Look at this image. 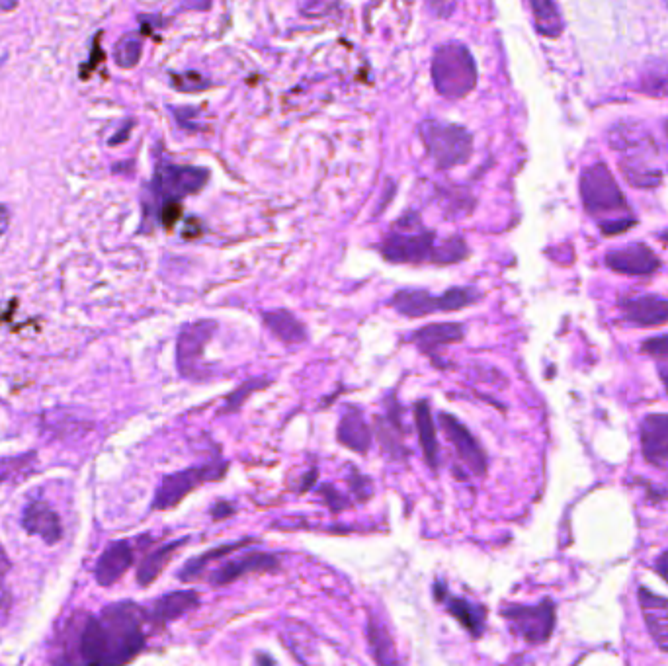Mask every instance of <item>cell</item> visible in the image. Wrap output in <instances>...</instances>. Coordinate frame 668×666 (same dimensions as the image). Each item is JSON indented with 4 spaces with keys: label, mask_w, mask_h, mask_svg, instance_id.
Listing matches in <instances>:
<instances>
[{
    "label": "cell",
    "mask_w": 668,
    "mask_h": 666,
    "mask_svg": "<svg viewBox=\"0 0 668 666\" xmlns=\"http://www.w3.org/2000/svg\"><path fill=\"white\" fill-rule=\"evenodd\" d=\"M147 610L135 602H116L90 618L81 637V657L86 665H124L133 661L147 643L143 625Z\"/></svg>",
    "instance_id": "cell-1"
},
{
    "label": "cell",
    "mask_w": 668,
    "mask_h": 666,
    "mask_svg": "<svg viewBox=\"0 0 668 666\" xmlns=\"http://www.w3.org/2000/svg\"><path fill=\"white\" fill-rule=\"evenodd\" d=\"M264 327L274 334L280 342L288 346H297L307 342L309 333L303 321H299L292 311L288 309H276L264 313Z\"/></svg>",
    "instance_id": "cell-25"
},
{
    "label": "cell",
    "mask_w": 668,
    "mask_h": 666,
    "mask_svg": "<svg viewBox=\"0 0 668 666\" xmlns=\"http://www.w3.org/2000/svg\"><path fill=\"white\" fill-rule=\"evenodd\" d=\"M643 352L647 356H651L657 364V372L661 381L665 383L668 391V334H661V336H653L649 340L643 342Z\"/></svg>",
    "instance_id": "cell-31"
},
{
    "label": "cell",
    "mask_w": 668,
    "mask_h": 666,
    "mask_svg": "<svg viewBox=\"0 0 668 666\" xmlns=\"http://www.w3.org/2000/svg\"><path fill=\"white\" fill-rule=\"evenodd\" d=\"M536 30L545 38H559L563 34V18L555 0H530Z\"/></svg>",
    "instance_id": "cell-28"
},
{
    "label": "cell",
    "mask_w": 668,
    "mask_h": 666,
    "mask_svg": "<svg viewBox=\"0 0 668 666\" xmlns=\"http://www.w3.org/2000/svg\"><path fill=\"white\" fill-rule=\"evenodd\" d=\"M350 473H352V477L348 479V483H350L352 495L356 497L358 502H368V500L374 497V483H372V479L366 477V475H362V473H358L356 469H352Z\"/></svg>",
    "instance_id": "cell-34"
},
{
    "label": "cell",
    "mask_w": 668,
    "mask_h": 666,
    "mask_svg": "<svg viewBox=\"0 0 668 666\" xmlns=\"http://www.w3.org/2000/svg\"><path fill=\"white\" fill-rule=\"evenodd\" d=\"M319 493L323 495V499L327 502V506H329L333 512H342V510L350 504V499H346L342 493H338L333 485H319Z\"/></svg>",
    "instance_id": "cell-35"
},
{
    "label": "cell",
    "mask_w": 668,
    "mask_h": 666,
    "mask_svg": "<svg viewBox=\"0 0 668 666\" xmlns=\"http://www.w3.org/2000/svg\"><path fill=\"white\" fill-rule=\"evenodd\" d=\"M434 596L436 600L446 608V612L458 622V624L475 639H479L485 629H487V610L465 598V596H458V594H452L448 584L438 581L434 584Z\"/></svg>",
    "instance_id": "cell-14"
},
{
    "label": "cell",
    "mask_w": 668,
    "mask_h": 666,
    "mask_svg": "<svg viewBox=\"0 0 668 666\" xmlns=\"http://www.w3.org/2000/svg\"><path fill=\"white\" fill-rule=\"evenodd\" d=\"M223 471L225 469L215 471L211 465H204V467H188V469L170 473V475L161 479V483L155 491V499H153L151 508L153 510L174 508L176 504H180L192 491H196L204 483L219 479L223 475Z\"/></svg>",
    "instance_id": "cell-9"
},
{
    "label": "cell",
    "mask_w": 668,
    "mask_h": 666,
    "mask_svg": "<svg viewBox=\"0 0 668 666\" xmlns=\"http://www.w3.org/2000/svg\"><path fill=\"white\" fill-rule=\"evenodd\" d=\"M643 458L668 471V415H647L639 424Z\"/></svg>",
    "instance_id": "cell-17"
},
{
    "label": "cell",
    "mask_w": 668,
    "mask_h": 666,
    "mask_svg": "<svg viewBox=\"0 0 668 666\" xmlns=\"http://www.w3.org/2000/svg\"><path fill=\"white\" fill-rule=\"evenodd\" d=\"M217 329L215 321H196L182 327L176 342V366L186 379H202L204 348Z\"/></svg>",
    "instance_id": "cell-10"
},
{
    "label": "cell",
    "mask_w": 668,
    "mask_h": 666,
    "mask_svg": "<svg viewBox=\"0 0 668 666\" xmlns=\"http://www.w3.org/2000/svg\"><path fill=\"white\" fill-rule=\"evenodd\" d=\"M645 625L661 651L668 653V598H663L645 586L637 592Z\"/></svg>",
    "instance_id": "cell-18"
},
{
    "label": "cell",
    "mask_w": 668,
    "mask_h": 666,
    "mask_svg": "<svg viewBox=\"0 0 668 666\" xmlns=\"http://www.w3.org/2000/svg\"><path fill=\"white\" fill-rule=\"evenodd\" d=\"M379 250L393 264H456L469 254L461 237H452L438 245L436 233L422 227L418 213L401 217L397 229L381 241Z\"/></svg>",
    "instance_id": "cell-2"
},
{
    "label": "cell",
    "mask_w": 668,
    "mask_h": 666,
    "mask_svg": "<svg viewBox=\"0 0 668 666\" xmlns=\"http://www.w3.org/2000/svg\"><path fill=\"white\" fill-rule=\"evenodd\" d=\"M622 321L631 327L651 329L668 323V299L661 295H626L618 301Z\"/></svg>",
    "instance_id": "cell-13"
},
{
    "label": "cell",
    "mask_w": 668,
    "mask_h": 666,
    "mask_svg": "<svg viewBox=\"0 0 668 666\" xmlns=\"http://www.w3.org/2000/svg\"><path fill=\"white\" fill-rule=\"evenodd\" d=\"M368 645H370V653L374 657V661L379 665H395L397 657H395V645L393 639L389 635V631L385 629V625L377 624L376 618H372L368 622Z\"/></svg>",
    "instance_id": "cell-29"
},
{
    "label": "cell",
    "mask_w": 668,
    "mask_h": 666,
    "mask_svg": "<svg viewBox=\"0 0 668 666\" xmlns=\"http://www.w3.org/2000/svg\"><path fill=\"white\" fill-rule=\"evenodd\" d=\"M336 438L342 446H346L348 450L366 456L372 448V430L366 422V417L360 409L356 407H346L344 415L338 422V430H336Z\"/></svg>",
    "instance_id": "cell-22"
},
{
    "label": "cell",
    "mask_w": 668,
    "mask_h": 666,
    "mask_svg": "<svg viewBox=\"0 0 668 666\" xmlns=\"http://www.w3.org/2000/svg\"><path fill=\"white\" fill-rule=\"evenodd\" d=\"M483 293L473 286H461V288H450L442 295H434L428 290H399L391 297L389 305L407 319H420L436 313H452L467 309L469 305H475L481 301Z\"/></svg>",
    "instance_id": "cell-5"
},
{
    "label": "cell",
    "mask_w": 668,
    "mask_h": 666,
    "mask_svg": "<svg viewBox=\"0 0 668 666\" xmlns=\"http://www.w3.org/2000/svg\"><path fill=\"white\" fill-rule=\"evenodd\" d=\"M415 424H417L418 442L422 448L424 461L432 471H438L440 444H438V432H436V422L432 417V409L426 399H420L415 405Z\"/></svg>",
    "instance_id": "cell-24"
},
{
    "label": "cell",
    "mask_w": 668,
    "mask_h": 666,
    "mask_svg": "<svg viewBox=\"0 0 668 666\" xmlns=\"http://www.w3.org/2000/svg\"><path fill=\"white\" fill-rule=\"evenodd\" d=\"M604 260L610 270L626 276H651L661 268V258L645 243H629L610 250Z\"/></svg>",
    "instance_id": "cell-15"
},
{
    "label": "cell",
    "mask_w": 668,
    "mask_h": 666,
    "mask_svg": "<svg viewBox=\"0 0 668 666\" xmlns=\"http://www.w3.org/2000/svg\"><path fill=\"white\" fill-rule=\"evenodd\" d=\"M639 90L651 98H668V65H651L639 79Z\"/></svg>",
    "instance_id": "cell-30"
},
{
    "label": "cell",
    "mask_w": 668,
    "mask_h": 666,
    "mask_svg": "<svg viewBox=\"0 0 668 666\" xmlns=\"http://www.w3.org/2000/svg\"><path fill=\"white\" fill-rule=\"evenodd\" d=\"M10 559H8V555H6V551H4V547L0 545V586H2V583H4V579H6V575H8V571H10Z\"/></svg>",
    "instance_id": "cell-40"
},
{
    "label": "cell",
    "mask_w": 668,
    "mask_h": 666,
    "mask_svg": "<svg viewBox=\"0 0 668 666\" xmlns=\"http://www.w3.org/2000/svg\"><path fill=\"white\" fill-rule=\"evenodd\" d=\"M208 178L209 172L206 168L163 165L151 182V192L159 204L172 206L200 192L206 186Z\"/></svg>",
    "instance_id": "cell-8"
},
{
    "label": "cell",
    "mask_w": 668,
    "mask_h": 666,
    "mask_svg": "<svg viewBox=\"0 0 668 666\" xmlns=\"http://www.w3.org/2000/svg\"><path fill=\"white\" fill-rule=\"evenodd\" d=\"M280 569V557L266 551H245L235 559H229L215 567L209 573L208 583L211 586H227L237 583L239 579L251 575V573H272Z\"/></svg>",
    "instance_id": "cell-11"
},
{
    "label": "cell",
    "mask_w": 668,
    "mask_h": 666,
    "mask_svg": "<svg viewBox=\"0 0 668 666\" xmlns=\"http://www.w3.org/2000/svg\"><path fill=\"white\" fill-rule=\"evenodd\" d=\"M141 59V42L135 36H126L116 47V63L124 69L135 67Z\"/></svg>",
    "instance_id": "cell-33"
},
{
    "label": "cell",
    "mask_w": 668,
    "mask_h": 666,
    "mask_svg": "<svg viewBox=\"0 0 668 666\" xmlns=\"http://www.w3.org/2000/svg\"><path fill=\"white\" fill-rule=\"evenodd\" d=\"M440 424L446 432V438L450 440V444L454 446L458 458L461 463L475 473L477 477H485L487 475V467H489V458L485 454V450L481 448V444L477 442V438L471 434V430L454 417L450 413H442L440 415Z\"/></svg>",
    "instance_id": "cell-12"
},
{
    "label": "cell",
    "mask_w": 668,
    "mask_h": 666,
    "mask_svg": "<svg viewBox=\"0 0 668 666\" xmlns=\"http://www.w3.org/2000/svg\"><path fill=\"white\" fill-rule=\"evenodd\" d=\"M8 225H10V211H8L6 206L0 204V237L6 233Z\"/></svg>",
    "instance_id": "cell-42"
},
{
    "label": "cell",
    "mask_w": 668,
    "mask_h": 666,
    "mask_svg": "<svg viewBox=\"0 0 668 666\" xmlns=\"http://www.w3.org/2000/svg\"><path fill=\"white\" fill-rule=\"evenodd\" d=\"M262 383H268V381H266V379H251V381L243 383L235 393H231V395L227 397V401H225L221 413H225V415H233V413H237V411L245 405V401H247V397L251 395L252 391L264 387Z\"/></svg>",
    "instance_id": "cell-32"
},
{
    "label": "cell",
    "mask_w": 668,
    "mask_h": 666,
    "mask_svg": "<svg viewBox=\"0 0 668 666\" xmlns=\"http://www.w3.org/2000/svg\"><path fill=\"white\" fill-rule=\"evenodd\" d=\"M430 8L434 14L442 16V18H448L454 14L456 6H458V0H428Z\"/></svg>",
    "instance_id": "cell-36"
},
{
    "label": "cell",
    "mask_w": 668,
    "mask_h": 666,
    "mask_svg": "<svg viewBox=\"0 0 668 666\" xmlns=\"http://www.w3.org/2000/svg\"><path fill=\"white\" fill-rule=\"evenodd\" d=\"M659 239H661V241H663V243H667V245H668V229H665V231H663V233H661V235H659Z\"/></svg>",
    "instance_id": "cell-43"
},
{
    "label": "cell",
    "mask_w": 668,
    "mask_h": 666,
    "mask_svg": "<svg viewBox=\"0 0 668 666\" xmlns=\"http://www.w3.org/2000/svg\"><path fill=\"white\" fill-rule=\"evenodd\" d=\"M200 594L196 590H174L159 596L153 600V604L147 610V622L149 624L161 625L170 624L180 620L182 616L190 614L200 606Z\"/></svg>",
    "instance_id": "cell-16"
},
{
    "label": "cell",
    "mask_w": 668,
    "mask_h": 666,
    "mask_svg": "<svg viewBox=\"0 0 668 666\" xmlns=\"http://www.w3.org/2000/svg\"><path fill=\"white\" fill-rule=\"evenodd\" d=\"M22 526L30 536H38L43 542L53 545L63 536L61 520L57 512L43 500H34L24 508Z\"/></svg>",
    "instance_id": "cell-19"
},
{
    "label": "cell",
    "mask_w": 668,
    "mask_h": 666,
    "mask_svg": "<svg viewBox=\"0 0 668 666\" xmlns=\"http://www.w3.org/2000/svg\"><path fill=\"white\" fill-rule=\"evenodd\" d=\"M32 456H34V454H26V456H22V458H14V465H12V469H14V471H18L20 467H24V465H26L24 461H26V459L32 458ZM4 467H6V461L2 459V461H0V469H4ZM8 477H10V473H2V475H0V481H6Z\"/></svg>",
    "instance_id": "cell-39"
},
{
    "label": "cell",
    "mask_w": 668,
    "mask_h": 666,
    "mask_svg": "<svg viewBox=\"0 0 668 666\" xmlns=\"http://www.w3.org/2000/svg\"><path fill=\"white\" fill-rule=\"evenodd\" d=\"M432 83L444 98H463L477 84L475 59L463 43L440 45L432 57Z\"/></svg>",
    "instance_id": "cell-4"
},
{
    "label": "cell",
    "mask_w": 668,
    "mask_h": 666,
    "mask_svg": "<svg viewBox=\"0 0 668 666\" xmlns=\"http://www.w3.org/2000/svg\"><path fill=\"white\" fill-rule=\"evenodd\" d=\"M465 338V325L463 323H432L424 325L415 333H411V342L417 346L418 350L426 356H436V352L444 346L458 344Z\"/></svg>",
    "instance_id": "cell-21"
},
{
    "label": "cell",
    "mask_w": 668,
    "mask_h": 666,
    "mask_svg": "<svg viewBox=\"0 0 668 666\" xmlns=\"http://www.w3.org/2000/svg\"><path fill=\"white\" fill-rule=\"evenodd\" d=\"M655 569H657V573H659V575H661V577L668 583V551H665V553L657 559Z\"/></svg>",
    "instance_id": "cell-41"
},
{
    "label": "cell",
    "mask_w": 668,
    "mask_h": 666,
    "mask_svg": "<svg viewBox=\"0 0 668 666\" xmlns=\"http://www.w3.org/2000/svg\"><path fill=\"white\" fill-rule=\"evenodd\" d=\"M233 514H235V506H233L231 502H225V500L217 502V504L211 508V516H213V520H225V518H229V516H233Z\"/></svg>",
    "instance_id": "cell-37"
},
{
    "label": "cell",
    "mask_w": 668,
    "mask_h": 666,
    "mask_svg": "<svg viewBox=\"0 0 668 666\" xmlns=\"http://www.w3.org/2000/svg\"><path fill=\"white\" fill-rule=\"evenodd\" d=\"M428 157L442 170L465 165L473 153V137L461 125L426 120L418 129Z\"/></svg>",
    "instance_id": "cell-6"
},
{
    "label": "cell",
    "mask_w": 668,
    "mask_h": 666,
    "mask_svg": "<svg viewBox=\"0 0 668 666\" xmlns=\"http://www.w3.org/2000/svg\"><path fill=\"white\" fill-rule=\"evenodd\" d=\"M665 131H667V137H668V120L665 122Z\"/></svg>",
    "instance_id": "cell-44"
},
{
    "label": "cell",
    "mask_w": 668,
    "mask_h": 666,
    "mask_svg": "<svg viewBox=\"0 0 668 666\" xmlns=\"http://www.w3.org/2000/svg\"><path fill=\"white\" fill-rule=\"evenodd\" d=\"M579 186L586 211L598 219L604 235H620L635 225V219L629 215L626 196L606 165L596 163L585 168Z\"/></svg>",
    "instance_id": "cell-3"
},
{
    "label": "cell",
    "mask_w": 668,
    "mask_h": 666,
    "mask_svg": "<svg viewBox=\"0 0 668 666\" xmlns=\"http://www.w3.org/2000/svg\"><path fill=\"white\" fill-rule=\"evenodd\" d=\"M10 608H12L10 594H8V592H2V594H0V625L6 624L8 614H10Z\"/></svg>",
    "instance_id": "cell-38"
},
{
    "label": "cell",
    "mask_w": 668,
    "mask_h": 666,
    "mask_svg": "<svg viewBox=\"0 0 668 666\" xmlns=\"http://www.w3.org/2000/svg\"><path fill=\"white\" fill-rule=\"evenodd\" d=\"M387 415L376 418V434L381 442V448L393 459H405L409 450L405 446V428L403 417L399 411V403L389 401Z\"/></svg>",
    "instance_id": "cell-23"
},
{
    "label": "cell",
    "mask_w": 668,
    "mask_h": 666,
    "mask_svg": "<svg viewBox=\"0 0 668 666\" xmlns=\"http://www.w3.org/2000/svg\"><path fill=\"white\" fill-rule=\"evenodd\" d=\"M249 543H252L251 538H245V540H237V542L233 543H221V545L209 549L206 553H202V555H198V557L186 561L184 567L178 571V579H180L182 583H192V581L200 579V577L208 571L209 563L219 561V559H223V557H227V555H231V553H235V551H241V549L247 547Z\"/></svg>",
    "instance_id": "cell-26"
},
{
    "label": "cell",
    "mask_w": 668,
    "mask_h": 666,
    "mask_svg": "<svg viewBox=\"0 0 668 666\" xmlns=\"http://www.w3.org/2000/svg\"><path fill=\"white\" fill-rule=\"evenodd\" d=\"M188 543V538H180V540H174V542L165 543L161 547H157L153 553H149L143 563L139 565V571H137V583L139 586H149V584L155 583L157 577L167 569L172 555L184 547Z\"/></svg>",
    "instance_id": "cell-27"
},
{
    "label": "cell",
    "mask_w": 668,
    "mask_h": 666,
    "mask_svg": "<svg viewBox=\"0 0 668 666\" xmlns=\"http://www.w3.org/2000/svg\"><path fill=\"white\" fill-rule=\"evenodd\" d=\"M510 631L530 645L545 643L555 629V604L545 598L536 606L508 604L501 610Z\"/></svg>",
    "instance_id": "cell-7"
},
{
    "label": "cell",
    "mask_w": 668,
    "mask_h": 666,
    "mask_svg": "<svg viewBox=\"0 0 668 666\" xmlns=\"http://www.w3.org/2000/svg\"><path fill=\"white\" fill-rule=\"evenodd\" d=\"M135 559V551L133 545L127 540H120L114 542L98 559L96 569H94V577L96 583L100 586H112L118 583L127 573V569L133 565Z\"/></svg>",
    "instance_id": "cell-20"
}]
</instances>
